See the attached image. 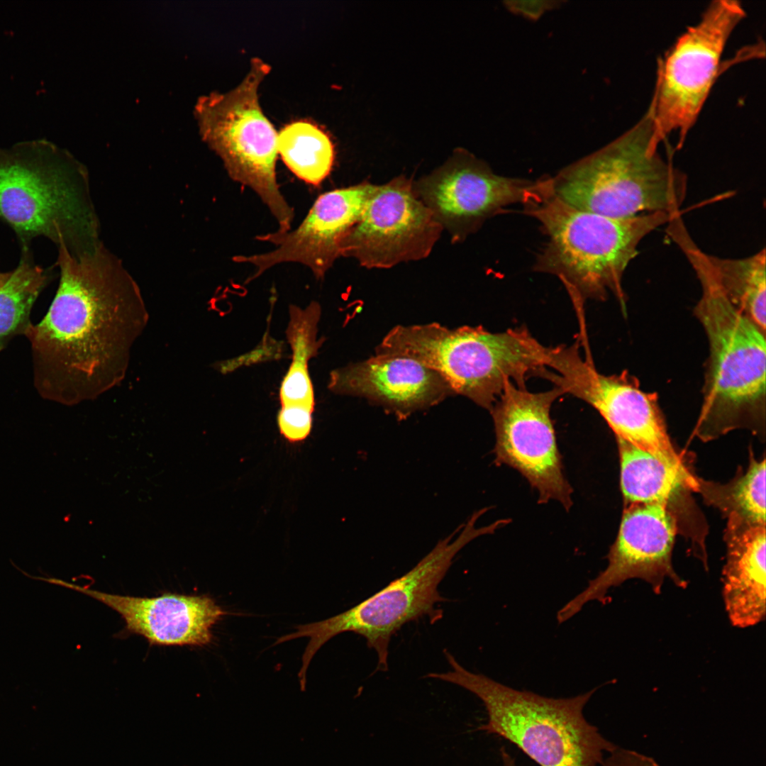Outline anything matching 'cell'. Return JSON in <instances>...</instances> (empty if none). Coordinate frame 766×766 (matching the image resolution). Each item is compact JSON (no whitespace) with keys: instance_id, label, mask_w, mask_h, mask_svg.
Instances as JSON below:
<instances>
[{"instance_id":"6da1fadb","label":"cell","mask_w":766,"mask_h":766,"mask_svg":"<svg viewBox=\"0 0 766 766\" xmlns=\"http://www.w3.org/2000/svg\"><path fill=\"white\" fill-rule=\"evenodd\" d=\"M60 279L43 319L25 335L46 399L92 401L124 379L149 314L136 282L102 244L79 256L57 248Z\"/></svg>"},{"instance_id":"7a4b0ae2","label":"cell","mask_w":766,"mask_h":766,"mask_svg":"<svg viewBox=\"0 0 766 766\" xmlns=\"http://www.w3.org/2000/svg\"><path fill=\"white\" fill-rule=\"evenodd\" d=\"M701 286L694 307L709 343L702 402L694 430L703 441L745 429L764 438L766 332L726 297L697 245L683 251Z\"/></svg>"},{"instance_id":"3957f363","label":"cell","mask_w":766,"mask_h":766,"mask_svg":"<svg viewBox=\"0 0 766 766\" xmlns=\"http://www.w3.org/2000/svg\"><path fill=\"white\" fill-rule=\"evenodd\" d=\"M0 218L22 248L41 236L78 256L101 244L85 167L47 139L0 147Z\"/></svg>"},{"instance_id":"277c9868","label":"cell","mask_w":766,"mask_h":766,"mask_svg":"<svg viewBox=\"0 0 766 766\" xmlns=\"http://www.w3.org/2000/svg\"><path fill=\"white\" fill-rule=\"evenodd\" d=\"M524 210L539 222L546 237L533 270L558 278L579 316L587 300H605L609 293L623 307L622 279L640 243L674 215L611 218L576 209L553 194Z\"/></svg>"},{"instance_id":"5b68a950","label":"cell","mask_w":766,"mask_h":766,"mask_svg":"<svg viewBox=\"0 0 766 766\" xmlns=\"http://www.w3.org/2000/svg\"><path fill=\"white\" fill-rule=\"evenodd\" d=\"M376 354L410 356L438 372L455 394L491 411L507 381L525 388L531 377H543L551 347L525 326L492 333L482 326L448 328L437 323L393 328Z\"/></svg>"},{"instance_id":"8992f818","label":"cell","mask_w":766,"mask_h":766,"mask_svg":"<svg viewBox=\"0 0 766 766\" xmlns=\"http://www.w3.org/2000/svg\"><path fill=\"white\" fill-rule=\"evenodd\" d=\"M658 147L649 108L619 138L550 177L553 195L576 209L616 218L679 213L687 177L663 160Z\"/></svg>"},{"instance_id":"52a82bcc","label":"cell","mask_w":766,"mask_h":766,"mask_svg":"<svg viewBox=\"0 0 766 766\" xmlns=\"http://www.w3.org/2000/svg\"><path fill=\"white\" fill-rule=\"evenodd\" d=\"M451 670L427 677L455 684L479 698L487 712L479 729L517 745L540 766H597L616 746L583 715L594 689L574 697L555 699L519 691L463 667L449 652Z\"/></svg>"},{"instance_id":"ba28073f","label":"cell","mask_w":766,"mask_h":766,"mask_svg":"<svg viewBox=\"0 0 766 766\" xmlns=\"http://www.w3.org/2000/svg\"><path fill=\"white\" fill-rule=\"evenodd\" d=\"M479 518L474 513L465 523L439 540L411 570L370 597L331 618L299 626L296 632L279 638L276 643L310 638L299 672L301 689L306 688L307 668L314 655L331 638L343 632L363 636L367 646L377 654V670H387L388 648L394 634L411 621L426 616L431 620L440 618L442 613L435 609L444 601L438 586L454 557L470 541L491 532L488 526L476 528Z\"/></svg>"},{"instance_id":"9c48e42d","label":"cell","mask_w":766,"mask_h":766,"mask_svg":"<svg viewBox=\"0 0 766 766\" xmlns=\"http://www.w3.org/2000/svg\"><path fill=\"white\" fill-rule=\"evenodd\" d=\"M270 71L268 64L252 58L238 86L199 97L194 113L203 140L221 157L231 178L258 195L279 224L276 233H284L290 231L294 211L277 182L278 133L258 101L259 85Z\"/></svg>"},{"instance_id":"30bf717a","label":"cell","mask_w":766,"mask_h":766,"mask_svg":"<svg viewBox=\"0 0 766 766\" xmlns=\"http://www.w3.org/2000/svg\"><path fill=\"white\" fill-rule=\"evenodd\" d=\"M745 16L737 1H712L660 61L650 106L656 144L677 133L681 147L715 82L727 41Z\"/></svg>"},{"instance_id":"8fae6325","label":"cell","mask_w":766,"mask_h":766,"mask_svg":"<svg viewBox=\"0 0 766 766\" xmlns=\"http://www.w3.org/2000/svg\"><path fill=\"white\" fill-rule=\"evenodd\" d=\"M550 369L547 379L563 394L595 409L616 438L669 464L684 465L667 433L657 394L643 390L627 370L611 375L599 372L591 358L582 357L578 342L556 346Z\"/></svg>"},{"instance_id":"7c38bea8","label":"cell","mask_w":766,"mask_h":766,"mask_svg":"<svg viewBox=\"0 0 766 766\" xmlns=\"http://www.w3.org/2000/svg\"><path fill=\"white\" fill-rule=\"evenodd\" d=\"M413 189L454 240L465 238L510 205L536 204L552 194L550 177L529 180L499 175L466 152L455 154Z\"/></svg>"},{"instance_id":"4fadbf2b","label":"cell","mask_w":766,"mask_h":766,"mask_svg":"<svg viewBox=\"0 0 766 766\" xmlns=\"http://www.w3.org/2000/svg\"><path fill=\"white\" fill-rule=\"evenodd\" d=\"M562 390L533 393L507 381L490 411L496 433L495 463L518 470L538 493V503L554 499L566 510L572 489L565 478L550 416Z\"/></svg>"},{"instance_id":"5bb4252c","label":"cell","mask_w":766,"mask_h":766,"mask_svg":"<svg viewBox=\"0 0 766 766\" xmlns=\"http://www.w3.org/2000/svg\"><path fill=\"white\" fill-rule=\"evenodd\" d=\"M443 229L416 195L411 182L396 177L374 185L364 211L345 238L340 256L368 268H387L428 256Z\"/></svg>"},{"instance_id":"9a60e30c","label":"cell","mask_w":766,"mask_h":766,"mask_svg":"<svg viewBox=\"0 0 766 766\" xmlns=\"http://www.w3.org/2000/svg\"><path fill=\"white\" fill-rule=\"evenodd\" d=\"M678 530L676 514L655 504L625 506L617 538L608 554L607 567L557 612L563 623L589 601H607L610 589L631 579H640L660 594L665 579L685 588L687 582L673 569L672 553Z\"/></svg>"},{"instance_id":"2e32d148","label":"cell","mask_w":766,"mask_h":766,"mask_svg":"<svg viewBox=\"0 0 766 766\" xmlns=\"http://www.w3.org/2000/svg\"><path fill=\"white\" fill-rule=\"evenodd\" d=\"M374 187L364 182L321 194L294 230L256 237L260 241L274 244V250L261 254L236 255L233 257V262L255 267L248 281L286 262L302 264L311 270L316 279H322L340 256L342 244L360 218Z\"/></svg>"},{"instance_id":"e0dca14e","label":"cell","mask_w":766,"mask_h":766,"mask_svg":"<svg viewBox=\"0 0 766 766\" xmlns=\"http://www.w3.org/2000/svg\"><path fill=\"white\" fill-rule=\"evenodd\" d=\"M328 388L335 394L360 396L405 419L455 394L435 370L410 356L376 354L331 372Z\"/></svg>"},{"instance_id":"ac0fdd59","label":"cell","mask_w":766,"mask_h":766,"mask_svg":"<svg viewBox=\"0 0 766 766\" xmlns=\"http://www.w3.org/2000/svg\"><path fill=\"white\" fill-rule=\"evenodd\" d=\"M87 594L118 613L126 629L161 645L209 644L211 628L226 614L206 595L166 594L157 597H135L101 592L60 582Z\"/></svg>"},{"instance_id":"d6986e66","label":"cell","mask_w":766,"mask_h":766,"mask_svg":"<svg viewBox=\"0 0 766 766\" xmlns=\"http://www.w3.org/2000/svg\"><path fill=\"white\" fill-rule=\"evenodd\" d=\"M727 518L723 599L731 624L748 628L765 616V523Z\"/></svg>"},{"instance_id":"ffe728a7","label":"cell","mask_w":766,"mask_h":766,"mask_svg":"<svg viewBox=\"0 0 766 766\" xmlns=\"http://www.w3.org/2000/svg\"><path fill=\"white\" fill-rule=\"evenodd\" d=\"M616 441L625 506L655 504L672 509L684 491L692 490L694 475L684 465L669 464L621 438Z\"/></svg>"},{"instance_id":"44dd1931","label":"cell","mask_w":766,"mask_h":766,"mask_svg":"<svg viewBox=\"0 0 766 766\" xmlns=\"http://www.w3.org/2000/svg\"><path fill=\"white\" fill-rule=\"evenodd\" d=\"M707 256L714 278L726 297L766 332L765 250L743 258Z\"/></svg>"},{"instance_id":"7402d4cb","label":"cell","mask_w":766,"mask_h":766,"mask_svg":"<svg viewBox=\"0 0 766 766\" xmlns=\"http://www.w3.org/2000/svg\"><path fill=\"white\" fill-rule=\"evenodd\" d=\"M692 491L706 504L727 518L735 516L754 523H765V459L752 455L743 472L726 484L707 481L694 475Z\"/></svg>"},{"instance_id":"603a6c76","label":"cell","mask_w":766,"mask_h":766,"mask_svg":"<svg viewBox=\"0 0 766 766\" xmlns=\"http://www.w3.org/2000/svg\"><path fill=\"white\" fill-rule=\"evenodd\" d=\"M51 278L50 271L36 265L28 248H22L20 262L0 289V351L33 325L34 303Z\"/></svg>"},{"instance_id":"cb8c5ba5","label":"cell","mask_w":766,"mask_h":766,"mask_svg":"<svg viewBox=\"0 0 766 766\" xmlns=\"http://www.w3.org/2000/svg\"><path fill=\"white\" fill-rule=\"evenodd\" d=\"M277 152L297 177L313 185L326 179L334 160L333 145L328 135L316 125L303 120L286 125L278 133Z\"/></svg>"},{"instance_id":"d4e9b609","label":"cell","mask_w":766,"mask_h":766,"mask_svg":"<svg viewBox=\"0 0 766 766\" xmlns=\"http://www.w3.org/2000/svg\"><path fill=\"white\" fill-rule=\"evenodd\" d=\"M321 307L312 301L304 309L296 306L289 307V322L286 331L288 342L292 350L291 369L308 371L309 360L316 356L323 342L316 340L318 322Z\"/></svg>"},{"instance_id":"484cf974","label":"cell","mask_w":766,"mask_h":766,"mask_svg":"<svg viewBox=\"0 0 766 766\" xmlns=\"http://www.w3.org/2000/svg\"><path fill=\"white\" fill-rule=\"evenodd\" d=\"M313 411L301 405H282L277 415L282 436L289 443L304 442L311 431Z\"/></svg>"},{"instance_id":"4316f807","label":"cell","mask_w":766,"mask_h":766,"mask_svg":"<svg viewBox=\"0 0 766 766\" xmlns=\"http://www.w3.org/2000/svg\"><path fill=\"white\" fill-rule=\"evenodd\" d=\"M281 404H298L314 409L313 389L308 371L289 368L279 389Z\"/></svg>"},{"instance_id":"83f0119b","label":"cell","mask_w":766,"mask_h":766,"mask_svg":"<svg viewBox=\"0 0 766 766\" xmlns=\"http://www.w3.org/2000/svg\"><path fill=\"white\" fill-rule=\"evenodd\" d=\"M604 760V766H661L653 758L627 749H615Z\"/></svg>"},{"instance_id":"f1b7e54d","label":"cell","mask_w":766,"mask_h":766,"mask_svg":"<svg viewBox=\"0 0 766 766\" xmlns=\"http://www.w3.org/2000/svg\"><path fill=\"white\" fill-rule=\"evenodd\" d=\"M557 1H509L504 2L506 7L513 13L530 19H537L545 11L555 9Z\"/></svg>"},{"instance_id":"f546056e","label":"cell","mask_w":766,"mask_h":766,"mask_svg":"<svg viewBox=\"0 0 766 766\" xmlns=\"http://www.w3.org/2000/svg\"><path fill=\"white\" fill-rule=\"evenodd\" d=\"M501 756L502 766H516L514 760L504 748L501 749Z\"/></svg>"},{"instance_id":"4dcf8cb0","label":"cell","mask_w":766,"mask_h":766,"mask_svg":"<svg viewBox=\"0 0 766 766\" xmlns=\"http://www.w3.org/2000/svg\"><path fill=\"white\" fill-rule=\"evenodd\" d=\"M11 274V272H0V289H1V287H3V286H4V285L5 284H6V282H7V281L9 280V277H10Z\"/></svg>"}]
</instances>
